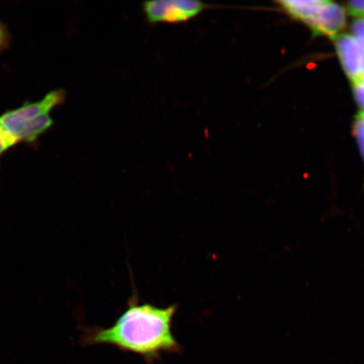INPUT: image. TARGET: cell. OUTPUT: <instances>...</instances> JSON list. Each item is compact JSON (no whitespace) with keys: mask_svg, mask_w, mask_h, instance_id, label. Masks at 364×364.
Returning a JSON list of instances; mask_svg holds the SVG:
<instances>
[{"mask_svg":"<svg viewBox=\"0 0 364 364\" xmlns=\"http://www.w3.org/2000/svg\"><path fill=\"white\" fill-rule=\"evenodd\" d=\"M178 306L159 308L140 304L138 295L129 300L124 312L114 324L81 326L80 344L113 346L122 351L142 357L149 364L159 360L165 353H181L182 348L172 332V321Z\"/></svg>","mask_w":364,"mask_h":364,"instance_id":"cell-1","label":"cell"},{"mask_svg":"<svg viewBox=\"0 0 364 364\" xmlns=\"http://www.w3.org/2000/svg\"><path fill=\"white\" fill-rule=\"evenodd\" d=\"M65 90H52L38 102H27L0 116V130L7 147L11 149L21 143H35L53 127V119L50 113L65 102Z\"/></svg>","mask_w":364,"mask_h":364,"instance_id":"cell-2","label":"cell"},{"mask_svg":"<svg viewBox=\"0 0 364 364\" xmlns=\"http://www.w3.org/2000/svg\"><path fill=\"white\" fill-rule=\"evenodd\" d=\"M208 8V4L198 0H153L142 4L145 19L151 25L181 24L194 20Z\"/></svg>","mask_w":364,"mask_h":364,"instance_id":"cell-3","label":"cell"},{"mask_svg":"<svg viewBox=\"0 0 364 364\" xmlns=\"http://www.w3.org/2000/svg\"><path fill=\"white\" fill-rule=\"evenodd\" d=\"M345 21L344 9L338 4L327 1L321 11L306 23L316 34L335 38L343 30Z\"/></svg>","mask_w":364,"mask_h":364,"instance_id":"cell-4","label":"cell"},{"mask_svg":"<svg viewBox=\"0 0 364 364\" xmlns=\"http://www.w3.org/2000/svg\"><path fill=\"white\" fill-rule=\"evenodd\" d=\"M338 56L350 80L353 82L362 78L363 50L353 36L341 35L336 39Z\"/></svg>","mask_w":364,"mask_h":364,"instance_id":"cell-5","label":"cell"},{"mask_svg":"<svg viewBox=\"0 0 364 364\" xmlns=\"http://www.w3.org/2000/svg\"><path fill=\"white\" fill-rule=\"evenodd\" d=\"M326 2L322 1V0H309V1L307 0H304V1L289 0V1L277 2V4H280L285 11L296 19L306 22L315 16Z\"/></svg>","mask_w":364,"mask_h":364,"instance_id":"cell-6","label":"cell"},{"mask_svg":"<svg viewBox=\"0 0 364 364\" xmlns=\"http://www.w3.org/2000/svg\"><path fill=\"white\" fill-rule=\"evenodd\" d=\"M354 134L356 136L359 149L364 161V112H360L354 122Z\"/></svg>","mask_w":364,"mask_h":364,"instance_id":"cell-7","label":"cell"},{"mask_svg":"<svg viewBox=\"0 0 364 364\" xmlns=\"http://www.w3.org/2000/svg\"><path fill=\"white\" fill-rule=\"evenodd\" d=\"M352 33L354 39L364 52V18H360L353 23Z\"/></svg>","mask_w":364,"mask_h":364,"instance_id":"cell-8","label":"cell"},{"mask_svg":"<svg viewBox=\"0 0 364 364\" xmlns=\"http://www.w3.org/2000/svg\"><path fill=\"white\" fill-rule=\"evenodd\" d=\"M353 85L354 97L364 112V77L353 82Z\"/></svg>","mask_w":364,"mask_h":364,"instance_id":"cell-9","label":"cell"},{"mask_svg":"<svg viewBox=\"0 0 364 364\" xmlns=\"http://www.w3.org/2000/svg\"><path fill=\"white\" fill-rule=\"evenodd\" d=\"M348 10L354 16L364 18V1L348 2Z\"/></svg>","mask_w":364,"mask_h":364,"instance_id":"cell-10","label":"cell"},{"mask_svg":"<svg viewBox=\"0 0 364 364\" xmlns=\"http://www.w3.org/2000/svg\"><path fill=\"white\" fill-rule=\"evenodd\" d=\"M10 40V33H9L6 26L0 21V52L8 47Z\"/></svg>","mask_w":364,"mask_h":364,"instance_id":"cell-11","label":"cell"},{"mask_svg":"<svg viewBox=\"0 0 364 364\" xmlns=\"http://www.w3.org/2000/svg\"><path fill=\"white\" fill-rule=\"evenodd\" d=\"M9 148L6 142H4L3 138H0V158L2 157L3 154L7 151Z\"/></svg>","mask_w":364,"mask_h":364,"instance_id":"cell-12","label":"cell"},{"mask_svg":"<svg viewBox=\"0 0 364 364\" xmlns=\"http://www.w3.org/2000/svg\"><path fill=\"white\" fill-rule=\"evenodd\" d=\"M362 75L364 77V52H363V58H362Z\"/></svg>","mask_w":364,"mask_h":364,"instance_id":"cell-13","label":"cell"},{"mask_svg":"<svg viewBox=\"0 0 364 364\" xmlns=\"http://www.w3.org/2000/svg\"><path fill=\"white\" fill-rule=\"evenodd\" d=\"M0 138H3L2 134H1V130H0Z\"/></svg>","mask_w":364,"mask_h":364,"instance_id":"cell-14","label":"cell"}]
</instances>
